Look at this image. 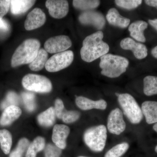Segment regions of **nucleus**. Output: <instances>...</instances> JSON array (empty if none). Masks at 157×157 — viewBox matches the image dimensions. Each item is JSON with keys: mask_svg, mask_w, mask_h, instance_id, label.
I'll return each instance as SVG.
<instances>
[{"mask_svg": "<svg viewBox=\"0 0 157 157\" xmlns=\"http://www.w3.org/2000/svg\"><path fill=\"white\" fill-rule=\"evenodd\" d=\"M76 103L78 108L83 110L93 109L104 110L107 106V102L103 99L94 101L82 96L76 97Z\"/></svg>", "mask_w": 157, "mask_h": 157, "instance_id": "nucleus-15", "label": "nucleus"}, {"mask_svg": "<svg viewBox=\"0 0 157 157\" xmlns=\"http://www.w3.org/2000/svg\"><path fill=\"white\" fill-rule=\"evenodd\" d=\"M46 19L45 13L39 8H35L28 14L25 21V28L27 31L39 28L44 25Z\"/></svg>", "mask_w": 157, "mask_h": 157, "instance_id": "nucleus-12", "label": "nucleus"}, {"mask_svg": "<svg viewBox=\"0 0 157 157\" xmlns=\"http://www.w3.org/2000/svg\"><path fill=\"white\" fill-rule=\"evenodd\" d=\"M80 117V113L76 110L66 109L62 116V120L66 124H71L78 120Z\"/></svg>", "mask_w": 157, "mask_h": 157, "instance_id": "nucleus-32", "label": "nucleus"}, {"mask_svg": "<svg viewBox=\"0 0 157 157\" xmlns=\"http://www.w3.org/2000/svg\"><path fill=\"white\" fill-rule=\"evenodd\" d=\"M54 109L56 117L62 119V116L66 109L61 99H57L56 100Z\"/></svg>", "mask_w": 157, "mask_h": 157, "instance_id": "nucleus-34", "label": "nucleus"}, {"mask_svg": "<svg viewBox=\"0 0 157 157\" xmlns=\"http://www.w3.org/2000/svg\"><path fill=\"white\" fill-rule=\"evenodd\" d=\"M79 21L84 25H91L98 30L104 28L106 21L103 14L94 11H85L78 17Z\"/></svg>", "mask_w": 157, "mask_h": 157, "instance_id": "nucleus-10", "label": "nucleus"}, {"mask_svg": "<svg viewBox=\"0 0 157 157\" xmlns=\"http://www.w3.org/2000/svg\"><path fill=\"white\" fill-rule=\"evenodd\" d=\"M107 130L104 125L91 127L87 129L83 135L86 144L93 151H103L106 145Z\"/></svg>", "mask_w": 157, "mask_h": 157, "instance_id": "nucleus-4", "label": "nucleus"}, {"mask_svg": "<svg viewBox=\"0 0 157 157\" xmlns=\"http://www.w3.org/2000/svg\"><path fill=\"white\" fill-rule=\"evenodd\" d=\"M36 1L32 0H12L11 1V11L14 15L22 14L30 9Z\"/></svg>", "mask_w": 157, "mask_h": 157, "instance_id": "nucleus-20", "label": "nucleus"}, {"mask_svg": "<svg viewBox=\"0 0 157 157\" xmlns=\"http://www.w3.org/2000/svg\"><path fill=\"white\" fill-rule=\"evenodd\" d=\"M148 27V24L142 20H138L132 23L129 26L128 30L130 35L135 40L141 42H146V38L144 36V30Z\"/></svg>", "mask_w": 157, "mask_h": 157, "instance_id": "nucleus-18", "label": "nucleus"}, {"mask_svg": "<svg viewBox=\"0 0 157 157\" xmlns=\"http://www.w3.org/2000/svg\"><path fill=\"white\" fill-rule=\"evenodd\" d=\"M100 3V1L98 0H74L73 4L76 9L86 11L98 8Z\"/></svg>", "mask_w": 157, "mask_h": 157, "instance_id": "nucleus-26", "label": "nucleus"}, {"mask_svg": "<svg viewBox=\"0 0 157 157\" xmlns=\"http://www.w3.org/2000/svg\"><path fill=\"white\" fill-rule=\"evenodd\" d=\"M22 98L26 109L30 112L33 111L36 107L35 96L33 93H23Z\"/></svg>", "mask_w": 157, "mask_h": 157, "instance_id": "nucleus-29", "label": "nucleus"}, {"mask_svg": "<svg viewBox=\"0 0 157 157\" xmlns=\"http://www.w3.org/2000/svg\"><path fill=\"white\" fill-rule=\"evenodd\" d=\"M11 1L0 0V20L7 14L10 9Z\"/></svg>", "mask_w": 157, "mask_h": 157, "instance_id": "nucleus-35", "label": "nucleus"}, {"mask_svg": "<svg viewBox=\"0 0 157 157\" xmlns=\"http://www.w3.org/2000/svg\"><path fill=\"white\" fill-rule=\"evenodd\" d=\"M73 59L74 53L72 51H66L56 53L48 59L45 68L51 73L58 72L69 67Z\"/></svg>", "mask_w": 157, "mask_h": 157, "instance_id": "nucleus-7", "label": "nucleus"}, {"mask_svg": "<svg viewBox=\"0 0 157 157\" xmlns=\"http://www.w3.org/2000/svg\"><path fill=\"white\" fill-rule=\"evenodd\" d=\"M103 32L98 31L84 39L80 50L82 60L91 63L108 53L109 46L103 41Z\"/></svg>", "mask_w": 157, "mask_h": 157, "instance_id": "nucleus-1", "label": "nucleus"}, {"mask_svg": "<svg viewBox=\"0 0 157 157\" xmlns=\"http://www.w3.org/2000/svg\"><path fill=\"white\" fill-rule=\"evenodd\" d=\"M129 147V144L127 142L119 144L109 149L104 157H121L126 152Z\"/></svg>", "mask_w": 157, "mask_h": 157, "instance_id": "nucleus-27", "label": "nucleus"}, {"mask_svg": "<svg viewBox=\"0 0 157 157\" xmlns=\"http://www.w3.org/2000/svg\"><path fill=\"white\" fill-rule=\"evenodd\" d=\"M22 84L28 90L37 93H49L52 89V84L49 78L37 74L26 75L22 78Z\"/></svg>", "mask_w": 157, "mask_h": 157, "instance_id": "nucleus-6", "label": "nucleus"}, {"mask_svg": "<svg viewBox=\"0 0 157 157\" xmlns=\"http://www.w3.org/2000/svg\"><path fill=\"white\" fill-rule=\"evenodd\" d=\"M117 6L127 10L136 9L142 2L141 0H116L115 1Z\"/></svg>", "mask_w": 157, "mask_h": 157, "instance_id": "nucleus-30", "label": "nucleus"}, {"mask_svg": "<svg viewBox=\"0 0 157 157\" xmlns=\"http://www.w3.org/2000/svg\"><path fill=\"white\" fill-rule=\"evenodd\" d=\"M128 60L124 57L107 54L101 57V74L109 78H117L126 71Z\"/></svg>", "mask_w": 157, "mask_h": 157, "instance_id": "nucleus-3", "label": "nucleus"}, {"mask_svg": "<svg viewBox=\"0 0 157 157\" xmlns=\"http://www.w3.org/2000/svg\"><path fill=\"white\" fill-rule=\"evenodd\" d=\"M9 28L8 24L3 19L0 20V30L6 31Z\"/></svg>", "mask_w": 157, "mask_h": 157, "instance_id": "nucleus-36", "label": "nucleus"}, {"mask_svg": "<svg viewBox=\"0 0 157 157\" xmlns=\"http://www.w3.org/2000/svg\"><path fill=\"white\" fill-rule=\"evenodd\" d=\"M78 157H85V156H79Z\"/></svg>", "mask_w": 157, "mask_h": 157, "instance_id": "nucleus-42", "label": "nucleus"}, {"mask_svg": "<svg viewBox=\"0 0 157 157\" xmlns=\"http://www.w3.org/2000/svg\"><path fill=\"white\" fill-rule=\"evenodd\" d=\"M106 18L109 24L121 28H125L130 23V19L121 16L114 8L110 9L108 11Z\"/></svg>", "mask_w": 157, "mask_h": 157, "instance_id": "nucleus-19", "label": "nucleus"}, {"mask_svg": "<svg viewBox=\"0 0 157 157\" xmlns=\"http://www.w3.org/2000/svg\"><path fill=\"white\" fill-rule=\"evenodd\" d=\"M48 52L45 49H39L36 57L29 65V67L32 71H39L45 67L48 60Z\"/></svg>", "mask_w": 157, "mask_h": 157, "instance_id": "nucleus-22", "label": "nucleus"}, {"mask_svg": "<svg viewBox=\"0 0 157 157\" xmlns=\"http://www.w3.org/2000/svg\"><path fill=\"white\" fill-rule=\"evenodd\" d=\"M29 144L28 139L26 138H21L18 141L15 149L10 153L9 157H23Z\"/></svg>", "mask_w": 157, "mask_h": 157, "instance_id": "nucleus-28", "label": "nucleus"}, {"mask_svg": "<svg viewBox=\"0 0 157 157\" xmlns=\"http://www.w3.org/2000/svg\"><path fill=\"white\" fill-rule=\"evenodd\" d=\"M12 137L11 133L6 129L0 130V144L3 152L9 154L11 150Z\"/></svg>", "mask_w": 157, "mask_h": 157, "instance_id": "nucleus-25", "label": "nucleus"}, {"mask_svg": "<svg viewBox=\"0 0 157 157\" xmlns=\"http://www.w3.org/2000/svg\"><path fill=\"white\" fill-rule=\"evenodd\" d=\"M141 110L147 123H157V102L146 101L142 103Z\"/></svg>", "mask_w": 157, "mask_h": 157, "instance_id": "nucleus-17", "label": "nucleus"}, {"mask_svg": "<svg viewBox=\"0 0 157 157\" xmlns=\"http://www.w3.org/2000/svg\"><path fill=\"white\" fill-rule=\"evenodd\" d=\"M62 149L55 145L49 144L45 147V157H60Z\"/></svg>", "mask_w": 157, "mask_h": 157, "instance_id": "nucleus-33", "label": "nucleus"}, {"mask_svg": "<svg viewBox=\"0 0 157 157\" xmlns=\"http://www.w3.org/2000/svg\"><path fill=\"white\" fill-rule=\"evenodd\" d=\"M155 151L157 153V145L155 147Z\"/></svg>", "mask_w": 157, "mask_h": 157, "instance_id": "nucleus-41", "label": "nucleus"}, {"mask_svg": "<svg viewBox=\"0 0 157 157\" xmlns=\"http://www.w3.org/2000/svg\"><path fill=\"white\" fill-rule=\"evenodd\" d=\"M22 111L18 106H9L3 111L1 119L0 124L4 126L9 125L21 115Z\"/></svg>", "mask_w": 157, "mask_h": 157, "instance_id": "nucleus-16", "label": "nucleus"}, {"mask_svg": "<svg viewBox=\"0 0 157 157\" xmlns=\"http://www.w3.org/2000/svg\"><path fill=\"white\" fill-rule=\"evenodd\" d=\"M144 93L147 96L157 94V76H147L143 80Z\"/></svg>", "mask_w": 157, "mask_h": 157, "instance_id": "nucleus-24", "label": "nucleus"}, {"mask_svg": "<svg viewBox=\"0 0 157 157\" xmlns=\"http://www.w3.org/2000/svg\"><path fill=\"white\" fill-rule=\"evenodd\" d=\"M148 23L157 31V18L154 19H149L148 20Z\"/></svg>", "mask_w": 157, "mask_h": 157, "instance_id": "nucleus-38", "label": "nucleus"}, {"mask_svg": "<svg viewBox=\"0 0 157 157\" xmlns=\"http://www.w3.org/2000/svg\"><path fill=\"white\" fill-rule=\"evenodd\" d=\"M72 45L71 39L68 36H56L48 39L44 44V48L49 53H58L67 50Z\"/></svg>", "mask_w": 157, "mask_h": 157, "instance_id": "nucleus-8", "label": "nucleus"}, {"mask_svg": "<svg viewBox=\"0 0 157 157\" xmlns=\"http://www.w3.org/2000/svg\"><path fill=\"white\" fill-rule=\"evenodd\" d=\"M151 54L155 58L157 59V45L152 49Z\"/></svg>", "mask_w": 157, "mask_h": 157, "instance_id": "nucleus-39", "label": "nucleus"}, {"mask_svg": "<svg viewBox=\"0 0 157 157\" xmlns=\"http://www.w3.org/2000/svg\"><path fill=\"white\" fill-rule=\"evenodd\" d=\"M45 6L51 16L56 19L65 17L69 12V3L67 1L47 0L45 2Z\"/></svg>", "mask_w": 157, "mask_h": 157, "instance_id": "nucleus-11", "label": "nucleus"}, {"mask_svg": "<svg viewBox=\"0 0 157 157\" xmlns=\"http://www.w3.org/2000/svg\"><path fill=\"white\" fill-rule=\"evenodd\" d=\"M153 128V129L154 130L155 132L157 133V123L155 124L154 125Z\"/></svg>", "mask_w": 157, "mask_h": 157, "instance_id": "nucleus-40", "label": "nucleus"}, {"mask_svg": "<svg viewBox=\"0 0 157 157\" xmlns=\"http://www.w3.org/2000/svg\"><path fill=\"white\" fill-rule=\"evenodd\" d=\"M45 141L44 137L38 136L30 144L25 157H36L37 153L45 147Z\"/></svg>", "mask_w": 157, "mask_h": 157, "instance_id": "nucleus-23", "label": "nucleus"}, {"mask_svg": "<svg viewBox=\"0 0 157 157\" xmlns=\"http://www.w3.org/2000/svg\"><path fill=\"white\" fill-rule=\"evenodd\" d=\"M116 95L124 114L129 121L133 124L140 123L143 118V113L134 97L127 93H116Z\"/></svg>", "mask_w": 157, "mask_h": 157, "instance_id": "nucleus-5", "label": "nucleus"}, {"mask_svg": "<svg viewBox=\"0 0 157 157\" xmlns=\"http://www.w3.org/2000/svg\"><path fill=\"white\" fill-rule=\"evenodd\" d=\"M40 42L38 39H26L14 52L11 59V66L16 67L21 65L31 63L36 57L40 49Z\"/></svg>", "mask_w": 157, "mask_h": 157, "instance_id": "nucleus-2", "label": "nucleus"}, {"mask_svg": "<svg viewBox=\"0 0 157 157\" xmlns=\"http://www.w3.org/2000/svg\"><path fill=\"white\" fill-rule=\"evenodd\" d=\"M121 48L124 50H131L138 59L145 58L147 56V49L145 45L140 42H135L131 38H124L120 43Z\"/></svg>", "mask_w": 157, "mask_h": 157, "instance_id": "nucleus-13", "label": "nucleus"}, {"mask_svg": "<svg viewBox=\"0 0 157 157\" xmlns=\"http://www.w3.org/2000/svg\"><path fill=\"white\" fill-rule=\"evenodd\" d=\"M144 2L148 6L157 8V0H146Z\"/></svg>", "mask_w": 157, "mask_h": 157, "instance_id": "nucleus-37", "label": "nucleus"}, {"mask_svg": "<svg viewBox=\"0 0 157 157\" xmlns=\"http://www.w3.org/2000/svg\"><path fill=\"white\" fill-rule=\"evenodd\" d=\"M70 133L69 127L66 125L57 124L52 131V140L56 146L64 149L67 147V139Z\"/></svg>", "mask_w": 157, "mask_h": 157, "instance_id": "nucleus-14", "label": "nucleus"}, {"mask_svg": "<svg viewBox=\"0 0 157 157\" xmlns=\"http://www.w3.org/2000/svg\"><path fill=\"white\" fill-rule=\"evenodd\" d=\"M55 111L53 107H50L39 114L37 117L38 122L43 127H51L55 121Z\"/></svg>", "mask_w": 157, "mask_h": 157, "instance_id": "nucleus-21", "label": "nucleus"}, {"mask_svg": "<svg viewBox=\"0 0 157 157\" xmlns=\"http://www.w3.org/2000/svg\"><path fill=\"white\" fill-rule=\"evenodd\" d=\"M107 127L109 132L113 135H120L124 131L126 125L120 109L117 108L111 110L107 118Z\"/></svg>", "mask_w": 157, "mask_h": 157, "instance_id": "nucleus-9", "label": "nucleus"}, {"mask_svg": "<svg viewBox=\"0 0 157 157\" xmlns=\"http://www.w3.org/2000/svg\"><path fill=\"white\" fill-rule=\"evenodd\" d=\"M19 98L17 94L13 92L8 93L6 100L3 101L1 104V107L2 109H5L9 106H17L19 104Z\"/></svg>", "mask_w": 157, "mask_h": 157, "instance_id": "nucleus-31", "label": "nucleus"}]
</instances>
